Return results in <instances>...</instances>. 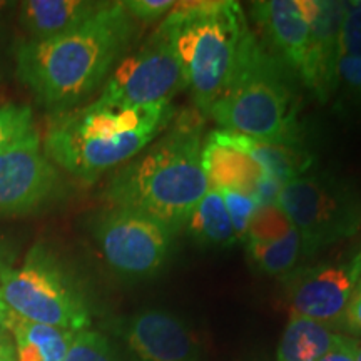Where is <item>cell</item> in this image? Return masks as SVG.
<instances>
[{
    "label": "cell",
    "mask_w": 361,
    "mask_h": 361,
    "mask_svg": "<svg viewBox=\"0 0 361 361\" xmlns=\"http://www.w3.org/2000/svg\"><path fill=\"white\" fill-rule=\"evenodd\" d=\"M135 29L124 2H106L69 32L20 44L17 75L54 114L72 111L106 84L133 44Z\"/></svg>",
    "instance_id": "obj_1"
},
{
    "label": "cell",
    "mask_w": 361,
    "mask_h": 361,
    "mask_svg": "<svg viewBox=\"0 0 361 361\" xmlns=\"http://www.w3.org/2000/svg\"><path fill=\"white\" fill-rule=\"evenodd\" d=\"M173 123L117 171L104 194L112 207L146 214L176 234L211 186L202 169L201 112H183Z\"/></svg>",
    "instance_id": "obj_2"
},
{
    "label": "cell",
    "mask_w": 361,
    "mask_h": 361,
    "mask_svg": "<svg viewBox=\"0 0 361 361\" xmlns=\"http://www.w3.org/2000/svg\"><path fill=\"white\" fill-rule=\"evenodd\" d=\"M173 101L128 106L96 99L87 106L56 114L44 139L54 164L85 183L141 154L173 124Z\"/></svg>",
    "instance_id": "obj_3"
},
{
    "label": "cell",
    "mask_w": 361,
    "mask_h": 361,
    "mask_svg": "<svg viewBox=\"0 0 361 361\" xmlns=\"http://www.w3.org/2000/svg\"><path fill=\"white\" fill-rule=\"evenodd\" d=\"M157 29L173 45L196 109L206 116L258 40L234 0L176 2Z\"/></svg>",
    "instance_id": "obj_4"
},
{
    "label": "cell",
    "mask_w": 361,
    "mask_h": 361,
    "mask_svg": "<svg viewBox=\"0 0 361 361\" xmlns=\"http://www.w3.org/2000/svg\"><path fill=\"white\" fill-rule=\"evenodd\" d=\"M288 71L258 39L207 116L223 130L264 142L303 146L300 102Z\"/></svg>",
    "instance_id": "obj_5"
},
{
    "label": "cell",
    "mask_w": 361,
    "mask_h": 361,
    "mask_svg": "<svg viewBox=\"0 0 361 361\" xmlns=\"http://www.w3.org/2000/svg\"><path fill=\"white\" fill-rule=\"evenodd\" d=\"M0 300L27 322L78 333L90 324L82 293L47 246L34 245L22 266L0 273Z\"/></svg>",
    "instance_id": "obj_6"
},
{
    "label": "cell",
    "mask_w": 361,
    "mask_h": 361,
    "mask_svg": "<svg viewBox=\"0 0 361 361\" xmlns=\"http://www.w3.org/2000/svg\"><path fill=\"white\" fill-rule=\"evenodd\" d=\"M276 204L300 234L306 258L355 236L361 228V194L329 171L306 173L284 184Z\"/></svg>",
    "instance_id": "obj_7"
},
{
    "label": "cell",
    "mask_w": 361,
    "mask_h": 361,
    "mask_svg": "<svg viewBox=\"0 0 361 361\" xmlns=\"http://www.w3.org/2000/svg\"><path fill=\"white\" fill-rule=\"evenodd\" d=\"M99 251L117 276L141 281L156 276L168 263L174 233L137 211L112 207L94 224Z\"/></svg>",
    "instance_id": "obj_8"
},
{
    "label": "cell",
    "mask_w": 361,
    "mask_h": 361,
    "mask_svg": "<svg viewBox=\"0 0 361 361\" xmlns=\"http://www.w3.org/2000/svg\"><path fill=\"white\" fill-rule=\"evenodd\" d=\"M186 87L183 67L173 45L159 29L130 56L124 57L107 78L102 102L149 106L173 101L178 90Z\"/></svg>",
    "instance_id": "obj_9"
},
{
    "label": "cell",
    "mask_w": 361,
    "mask_h": 361,
    "mask_svg": "<svg viewBox=\"0 0 361 361\" xmlns=\"http://www.w3.org/2000/svg\"><path fill=\"white\" fill-rule=\"evenodd\" d=\"M361 279V251L348 259L306 266L288 276L291 316L328 324L341 322Z\"/></svg>",
    "instance_id": "obj_10"
},
{
    "label": "cell",
    "mask_w": 361,
    "mask_h": 361,
    "mask_svg": "<svg viewBox=\"0 0 361 361\" xmlns=\"http://www.w3.org/2000/svg\"><path fill=\"white\" fill-rule=\"evenodd\" d=\"M59 171L40 147L37 130L0 154V216L25 214L56 197Z\"/></svg>",
    "instance_id": "obj_11"
},
{
    "label": "cell",
    "mask_w": 361,
    "mask_h": 361,
    "mask_svg": "<svg viewBox=\"0 0 361 361\" xmlns=\"http://www.w3.org/2000/svg\"><path fill=\"white\" fill-rule=\"evenodd\" d=\"M311 32L303 67L298 78L319 102H328L338 87L341 57V25L346 2L308 0Z\"/></svg>",
    "instance_id": "obj_12"
},
{
    "label": "cell",
    "mask_w": 361,
    "mask_h": 361,
    "mask_svg": "<svg viewBox=\"0 0 361 361\" xmlns=\"http://www.w3.org/2000/svg\"><path fill=\"white\" fill-rule=\"evenodd\" d=\"M124 340L137 361H197L200 343L179 316L144 310L124 326Z\"/></svg>",
    "instance_id": "obj_13"
},
{
    "label": "cell",
    "mask_w": 361,
    "mask_h": 361,
    "mask_svg": "<svg viewBox=\"0 0 361 361\" xmlns=\"http://www.w3.org/2000/svg\"><path fill=\"white\" fill-rule=\"evenodd\" d=\"M251 13L266 37L268 51L296 75L300 74L311 32L308 0L252 2Z\"/></svg>",
    "instance_id": "obj_14"
},
{
    "label": "cell",
    "mask_w": 361,
    "mask_h": 361,
    "mask_svg": "<svg viewBox=\"0 0 361 361\" xmlns=\"http://www.w3.org/2000/svg\"><path fill=\"white\" fill-rule=\"evenodd\" d=\"M216 141L236 147L255 159L264 173L278 180L281 186L290 180L310 173L314 164V156L305 146H284L247 137V135L231 133V130H213L209 134Z\"/></svg>",
    "instance_id": "obj_15"
},
{
    "label": "cell",
    "mask_w": 361,
    "mask_h": 361,
    "mask_svg": "<svg viewBox=\"0 0 361 361\" xmlns=\"http://www.w3.org/2000/svg\"><path fill=\"white\" fill-rule=\"evenodd\" d=\"M202 169L209 186L233 189L255 196L256 189L268 178L264 169L250 156L207 135L202 144Z\"/></svg>",
    "instance_id": "obj_16"
},
{
    "label": "cell",
    "mask_w": 361,
    "mask_h": 361,
    "mask_svg": "<svg viewBox=\"0 0 361 361\" xmlns=\"http://www.w3.org/2000/svg\"><path fill=\"white\" fill-rule=\"evenodd\" d=\"M104 6L92 0H27L20 2L19 20L30 40L51 39L84 24Z\"/></svg>",
    "instance_id": "obj_17"
},
{
    "label": "cell",
    "mask_w": 361,
    "mask_h": 361,
    "mask_svg": "<svg viewBox=\"0 0 361 361\" xmlns=\"http://www.w3.org/2000/svg\"><path fill=\"white\" fill-rule=\"evenodd\" d=\"M7 329L16 340V361H64L75 333L27 322L7 310Z\"/></svg>",
    "instance_id": "obj_18"
},
{
    "label": "cell",
    "mask_w": 361,
    "mask_h": 361,
    "mask_svg": "<svg viewBox=\"0 0 361 361\" xmlns=\"http://www.w3.org/2000/svg\"><path fill=\"white\" fill-rule=\"evenodd\" d=\"M338 340L326 324L290 316L278 345V361H318Z\"/></svg>",
    "instance_id": "obj_19"
},
{
    "label": "cell",
    "mask_w": 361,
    "mask_h": 361,
    "mask_svg": "<svg viewBox=\"0 0 361 361\" xmlns=\"http://www.w3.org/2000/svg\"><path fill=\"white\" fill-rule=\"evenodd\" d=\"M186 226L191 238L202 247H229L239 243L223 196L216 188H209L197 202Z\"/></svg>",
    "instance_id": "obj_20"
},
{
    "label": "cell",
    "mask_w": 361,
    "mask_h": 361,
    "mask_svg": "<svg viewBox=\"0 0 361 361\" xmlns=\"http://www.w3.org/2000/svg\"><path fill=\"white\" fill-rule=\"evenodd\" d=\"M245 246L251 263L261 273L269 274V276L291 273L301 256V239L295 228L276 243Z\"/></svg>",
    "instance_id": "obj_21"
},
{
    "label": "cell",
    "mask_w": 361,
    "mask_h": 361,
    "mask_svg": "<svg viewBox=\"0 0 361 361\" xmlns=\"http://www.w3.org/2000/svg\"><path fill=\"white\" fill-rule=\"evenodd\" d=\"M295 226L290 218L279 207L274 204H263L256 209L247 226L245 236V245H269L283 239Z\"/></svg>",
    "instance_id": "obj_22"
},
{
    "label": "cell",
    "mask_w": 361,
    "mask_h": 361,
    "mask_svg": "<svg viewBox=\"0 0 361 361\" xmlns=\"http://www.w3.org/2000/svg\"><path fill=\"white\" fill-rule=\"evenodd\" d=\"M34 130L37 129L34 128L32 109L29 106L0 107V154Z\"/></svg>",
    "instance_id": "obj_23"
},
{
    "label": "cell",
    "mask_w": 361,
    "mask_h": 361,
    "mask_svg": "<svg viewBox=\"0 0 361 361\" xmlns=\"http://www.w3.org/2000/svg\"><path fill=\"white\" fill-rule=\"evenodd\" d=\"M64 361H117L109 341L101 333L82 329L72 338Z\"/></svg>",
    "instance_id": "obj_24"
},
{
    "label": "cell",
    "mask_w": 361,
    "mask_h": 361,
    "mask_svg": "<svg viewBox=\"0 0 361 361\" xmlns=\"http://www.w3.org/2000/svg\"><path fill=\"white\" fill-rule=\"evenodd\" d=\"M218 191L223 196V201L229 213V218H231L238 241L243 243L245 241L247 226H250L252 214L259 207V202L256 201L255 196L246 192L233 191V189H218Z\"/></svg>",
    "instance_id": "obj_25"
},
{
    "label": "cell",
    "mask_w": 361,
    "mask_h": 361,
    "mask_svg": "<svg viewBox=\"0 0 361 361\" xmlns=\"http://www.w3.org/2000/svg\"><path fill=\"white\" fill-rule=\"evenodd\" d=\"M341 56L361 57V0L346 2L341 25Z\"/></svg>",
    "instance_id": "obj_26"
},
{
    "label": "cell",
    "mask_w": 361,
    "mask_h": 361,
    "mask_svg": "<svg viewBox=\"0 0 361 361\" xmlns=\"http://www.w3.org/2000/svg\"><path fill=\"white\" fill-rule=\"evenodd\" d=\"M174 0H126L124 7L135 22L152 24L173 11Z\"/></svg>",
    "instance_id": "obj_27"
},
{
    "label": "cell",
    "mask_w": 361,
    "mask_h": 361,
    "mask_svg": "<svg viewBox=\"0 0 361 361\" xmlns=\"http://www.w3.org/2000/svg\"><path fill=\"white\" fill-rule=\"evenodd\" d=\"M346 85L356 97L361 99V57L341 56L338 62V85Z\"/></svg>",
    "instance_id": "obj_28"
},
{
    "label": "cell",
    "mask_w": 361,
    "mask_h": 361,
    "mask_svg": "<svg viewBox=\"0 0 361 361\" xmlns=\"http://www.w3.org/2000/svg\"><path fill=\"white\" fill-rule=\"evenodd\" d=\"M341 323L348 331L355 335H361V279L356 284L353 295H351L348 306H346L345 313H343Z\"/></svg>",
    "instance_id": "obj_29"
},
{
    "label": "cell",
    "mask_w": 361,
    "mask_h": 361,
    "mask_svg": "<svg viewBox=\"0 0 361 361\" xmlns=\"http://www.w3.org/2000/svg\"><path fill=\"white\" fill-rule=\"evenodd\" d=\"M318 361H356L355 338L338 335V340L333 348Z\"/></svg>",
    "instance_id": "obj_30"
},
{
    "label": "cell",
    "mask_w": 361,
    "mask_h": 361,
    "mask_svg": "<svg viewBox=\"0 0 361 361\" xmlns=\"http://www.w3.org/2000/svg\"><path fill=\"white\" fill-rule=\"evenodd\" d=\"M16 256H17V247H13L11 243L0 238V273H2L4 269L12 268L13 261H16Z\"/></svg>",
    "instance_id": "obj_31"
},
{
    "label": "cell",
    "mask_w": 361,
    "mask_h": 361,
    "mask_svg": "<svg viewBox=\"0 0 361 361\" xmlns=\"http://www.w3.org/2000/svg\"><path fill=\"white\" fill-rule=\"evenodd\" d=\"M0 361H16V348L11 343H0Z\"/></svg>",
    "instance_id": "obj_32"
},
{
    "label": "cell",
    "mask_w": 361,
    "mask_h": 361,
    "mask_svg": "<svg viewBox=\"0 0 361 361\" xmlns=\"http://www.w3.org/2000/svg\"><path fill=\"white\" fill-rule=\"evenodd\" d=\"M6 316H7V311H6V313H0V336H2L4 333H6V329H7Z\"/></svg>",
    "instance_id": "obj_33"
},
{
    "label": "cell",
    "mask_w": 361,
    "mask_h": 361,
    "mask_svg": "<svg viewBox=\"0 0 361 361\" xmlns=\"http://www.w3.org/2000/svg\"><path fill=\"white\" fill-rule=\"evenodd\" d=\"M355 350H356V361H361V338L355 340Z\"/></svg>",
    "instance_id": "obj_34"
},
{
    "label": "cell",
    "mask_w": 361,
    "mask_h": 361,
    "mask_svg": "<svg viewBox=\"0 0 361 361\" xmlns=\"http://www.w3.org/2000/svg\"><path fill=\"white\" fill-rule=\"evenodd\" d=\"M7 311V308H6V305L2 303V300H0V313H6Z\"/></svg>",
    "instance_id": "obj_35"
},
{
    "label": "cell",
    "mask_w": 361,
    "mask_h": 361,
    "mask_svg": "<svg viewBox=\"0 0 361 361\" xmlns=\"http://www.w3.org/2000/svg\"><path fill=\"white\" fill-rule=\"evenodd\" d=\"M7 6H11V4H8V2H0V11H2V8H6Z\"/></svg>",
    "instance_id": "obj_36"
}]
</instances>
